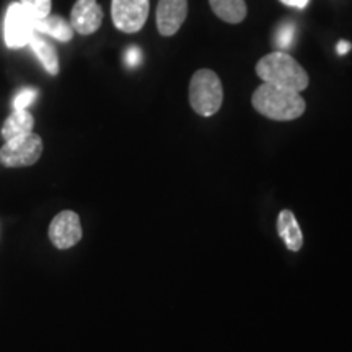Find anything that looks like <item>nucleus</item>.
Instances as JSON below:
<instances>
[{
	"label": "nucleus",
	"instance_id": "nucleus-8",
	"mask_svg": "<svg viewBox=\"0 0 352 352\" xmlns=\"http://www.w3.org/2000/svg\"><path fill=\"white\" fill-rule=\"evenodd\" d=\"M103 16V8L96 0H77L70 12V26L76 33L88 36L98 32Z\"/></svg>",
	"mask_w": 352,
	"mask_h": 352
},
{
	"label": "nucleus",
	"instance_id": "nucleus-12",
	"mask_svg": "<svg viewBox=\"0 0 352 352\" xmlns=\"http://www.w3.org/2000/svg\"><path fill=\"white\" fill-rule=\"evenodd\" d=\"M34 30H36L38 33L52 36L60 43L72 41L74 33H76L69 21H65L63 16L59 15H51V13L47 16H44V19L34 21Z\"/></svg>",
	"mask_w": 352,
	"mask_h": 352
},
{
	"label": "nucleus",
	"instance_id": "nucleus-3",
	"mask_svg": "<svg viewBox=\"0 0 352 352\" xmlns=\"http://www.w3.org/2000/svg\"><path fill=\"white\" fill-rule=\"evenodd\" d=\"M189 103L199 116L210 118L222 108L223 87L217 74L199 69L189 83Z\"/></svg>",
	"mask_w": 352,
	"mask_h": 352
},
{
	"label": "nucleus",
	"instance_id": "nucleus-18",
	"mask_svg": "<svg viewBox=\"0 0 352 352\" xmlns=\"http://www.w3.org/2000/svg\"><path fill=\"white\" fill-rule=\"evenodd\" d=\"M127 65H131V67H135L140 63V51L138 47H131L129 52H127Z\"/></svg>",
	"mask_w": 352,
	"mask_h": 352
},
{
	"label": "nucleus",
	"instance_id": "nucleus-4",
	"mask_svg": "<svg viewBox=\"0 0 352 352\" xmlns=\"http://www.w3.org/2000/svg\"><path fill=\"white\" fill-rule=\"evenodd\" d=\"M43 153V139L34 132L7 140L0 147V164L7 168L34 165Z\"/></svg>",
	"mask_w": 352,
	"mask_h": 352
},
{
	"label": "nucleus",
	"instance_id": "nucleus-6",
	"mask_svg": "<svg viewBox=\"0 0 352 352\" xmlns=\"http://www.w3.org/2000/svg\"><path fill=\"white\" fill-rule=\"evenodd\" d=\"M151 12V0H111L113 23L122 33L132 34L144 28Z\"/></svg>",
	"mask_w": 352,
	"mask_h": 352
},
{
	"label": "nucleus",
	"instance_id": "nucleus-13",
	"mask_svg": "<svg viewBox=\"0 0 352 352\" xmlns=\"http://www.w3.org/2000/svg\"><path fill=\"white\" fill-rule=\"evenodd\" d=\"M209 6L220 20L230 25H239L248 15L245 0H209Z\"/></svg>",
	"mask_w": 352,
	"mask_h": 352
},
{
	"label": "nucleus",
	"instance_id": "nucleus-14",
	"mask_svg": "<svg viewBox=\"0 0 352 352\" xmlns=\"http://www.w3.org/2000/svg\"><path fill=\"white\" fill-rule=\"evenodd\" d=\"M28 46L32 47L34 56L38 57L39 63L43 64V67L46 69L47 74H51V76H57L59 74V56H57L56 47L50 41L39 36L36 32L33 34V38L30 39Z\"/></svg>",
	"mask_w": 352,
	"mask_h": 352
},
{
	"label": "nucleus",
	"instance_id": "nucleus-19",
	"mask_svg": "<svg viewBox=\"0 0 352 352\" xmlns=\"http://www.w3.org/2000/svg\"><path fill=\"white\" fill-rule=\"evenodd\" d=\"M279 2L284 3V6H287V7L303 10V8L308 6V2H310V0H279Z\"/></svg>",
	"mask_w": 352,
	"mask_h": 352
},
{
	"label": "nucleus",
	"instance_id": "nucleus-2",
	"mask_svg": "<svg viewBox=\"0 0 352 352\" xmlns=\"http://www.w3.org/2000/svg\"><path fill=\"white\" fill-rule=\"evenodd\" d=\"M256 74L264 83L287 88V90H305L310 83L307 70L285 51H274L258 60Z\"/></svg>",
	"mask_w": 352,
	"mask_h": 352
},
{
	"label": "nucleus",
	"instance_id": "nucleus-9",
	"mask_svg": "<svg viewBox=\"0 0 352 352\" xmlns=\"http://www.w3.org/2000/svg\"><path fill=\"white\" fill-rule=\"evenodd\" d=\"M188 16V0H160L157 7V30L162 36H173Z\"/></svg>",
	"mask_w": 352,
	"mask_h": 352
},
{
	"label": "nucleus",
	"instance_id": "nucleus-7",
	"mask_svg": "<svg viewBox=\"0 0 352 352\" xmlns=\"http://www.w3.org/2000/svg\"><path fill=\"white\" fill-rule=\"evenodd\" d=\"M80 217L74 210H63L52 219L50 226L51 243L59 250H69L82 240Z\"/></svg>",
	"mask_w": 352,
	"mask_h": 352
},
{
	"label": "nucleus",
	"instance_id": "nucleus-17",
	"mask_svg": "<svg viewBox=\"0 0 352 352\" xmlns=\"http://www.w3.org/2000/svg\"><path fill=\"white\" fill-rule=\"evenodd\" d=\"M292 38H294V26L287 25L285 28H283L279 33H277L276 36L277 46H279L280 50H287L290 43H292Z\"/></svg>",
	"mask_w": 352,
	"mask_h": 352
},
{
	"label": "nucleus",
	"instance_id": "nucleus-1",
	"mask_svg": "<svg viewBox=\"0 0 352 352\" xmlns=\"http://www.w3.org/2000/svg\"><path fill=\"white\" fill-rule=\"evenodd\" d=\"M252 104L259 114L272 121H294L305 113V100L298 91L261 83L252 96Z\"/></svg>",
	"mask_w": 352,
	"mask_h": 352
},
{
	"label": "nucleus",
	"instance_id": "nucleus-20",
	"mask_svg": "<svg viewBox=\"0 0 352 352\" xmlns=\"http://www.w3.org/2000/svg\"><path fill=\"white\" fill-rule=\"evenodd\" d=\"M349 50H351V44L347 41H341L338 44V52H340V54H346Z\"/></svg>",
	"mask_w": 352,
	"mask_h": 352
},
{
	"label": "nucleus",
	"instance_id": "nucleus-16",
	"mask_svg": "<svg viewBox=\"0 0 352 352\" xmlns=\"http://www.w3.org/2000/svg\"><path fill=\"white\" fill-rule=\"evenodd\" d=\"M36 96L38 91L34 90V88H25V90H21L20 94L15 96V100H13V109H26L30 104L34 103Z\"/></svg>",
	"mask_w": 352,
	"mask_h": 352
},
{
	"label": "nucleus",
	"instance_id": "nucleus-15",
	"mask_svg": "<svg viewBox=\"0 0 352 352\" xmlns=\"http://www.w3.org/2000/svg\"><path fill=\"white\" fill-rule=\"evenodd\" d=\"M20 3L33 15L34 20H41L51 13L52 0H20Z\"/></svg>",
	"mask_w": 352,
	"mask_h": 352
},
{
	"label": "nucleus",
	"instance_id": "nucleus-10",
	"mask_svg": "<svg viewBox=\"0 0 352 352\" xmlns=\"http://www.w3.org/2000/svg\"><path fill=\"white\" fill-rule=\"evenodd\" d=\"M277 232H279L280 239L284 240L285 246L290 252H300L303 235L292 210L285 209L279 214V217H277Z\"/></svg>",
	"mask_w": 352,
	"mask_h": 352
},
{
	"label": "nucleus",
	"instance_id": "nucleus-5",
	"mask_svg": "<svg viewBox=\"0 0 352 352\" xmlns=\"http://www.w3.org/2000/svg\"><path fill=\"white\" fill-rule=\"evenodd\" d=\"M33 15L20 2H13L8 6L6 13V21H3V38L6 44L10 50H19L30 43L34 30Z\"/></svg>",
	"mask_w": 352,
	"mask_h": 352
},
{
	"label": "nucleus",
	"instance_id": "nucleus-11",
	"mask_svg": "<svg viewBox=\"0 0 352 352\" xmlns=\"http://www.w3.org/2000/svg\"><path fill=\"white\" fill-rule=\"evenodd\" d=\"M33 127L34 118L28 109H13V113L7 118V121L3 122L0 135H2V139L7 142V140H10L13 138H19V135L33 132Z\"/></svg>",
	"mask_w": 352,
	"mask_h": 352
}]
</instances>
